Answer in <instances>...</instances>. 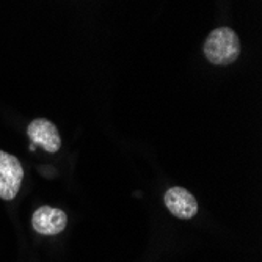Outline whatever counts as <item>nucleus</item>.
I'll return each mask as SVG.
<instances>
[{"label": "nucleus", "instance_id": "2", "mask_svg": "<svg viewBox=\"0 0 262 262\" xmlns=\"http://www.w3.org/2000/svg\"><path fill=\"white\" fill-rule=\"evenodd\" d=\"M24 179L22 165L17 157L0 151V198L14 200Z\"/></svg>", "mask_w": 262, "mask_h": 262}, {"label": "nucleus", "instance_id": "5", "mask_svg": "<svg viewBox=\"0 0 262 262\" xmlns=\"http://www.w3.org/2000/svg\"><path fill=\"white\" fill-rule=\"evenodd\" d=\"M33 229L42 235H55L61 232L68 225V217L64 210L51 207V206H42L35 210L32 217Z\"/></svg>", "mask_w": 262, "mask_h": 262}, {"label": "nucleus", "instance_id": "3", "mask_svg": "<svg viewBox=\"0 0 262 262\" xmlns=\"http://www.w3.org/2000/svg\"><path fill=\"white\" fill-rule=\"evenodd\" d=\"M27 135L32 145L41 146L47 152H57L61 146L58 129L49 120H46V118L33 120L27 127Z\"/></svg>", "mask_w": 262, "mask_h": 262}, {"label": "nucleus", "instance_id": "4", "mask_svg": "<svg viewBox=\"0 0 262 262\" xmlns=\"http://www.w3.org/2000/svg\"><path fill=\"white\" fill-rule=\"evenodd\" d=\"M163 201L173 215L181 220L193 219L198 212V203L195 196L182 187H171L170 190H166Z\"/></svg>", "mask_w": 262, "mask_h": 262}, {"label": "nucleus", "instance_id": "1", "mask_svg": "<svg viewBox=\"0 0 262 262\" xmlns=\"http://www.w3.org/2000/svg\"><path fill=\"white\" fill-rule=\"evenodd\" d=\"M204 55L212 64L228 66L241 55V39L229 27L212 30L204 41Z\"/></svg>", "mask_w": 262, "mask_h": 262}]
</instances>
